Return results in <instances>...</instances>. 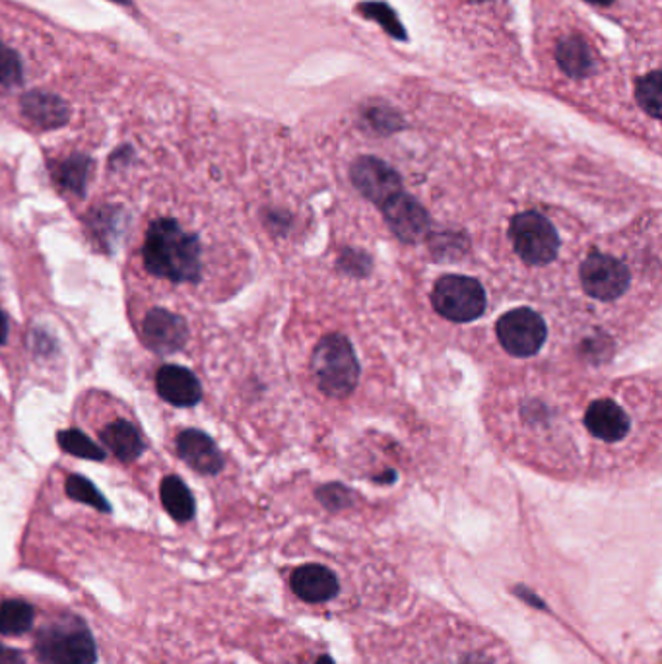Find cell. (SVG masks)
Returning <instances> with one entry per match:
<instances>
[{"mask_svg":"<svg viewBox=\"0 0 662 664\" xmlns=\"http://www.w3.org/2000/svg\"><path fill=\"white\" fill-rule=\"evenodd\" d=\"M34 608L26 601H4L0 604V633L10 638L26 633L34 626Z\"/></svg>","mask_w":662,"mask_h":664,"instance_id":"cell-19","label":"cell"},{"mask_svg":"<svg viewBox=\"0 0 662 664\" xmlns=\"http://www.w3.org/2000/svg\"><path fill=\"white\" fill-rule=\"evenodd\" d=\"M65 488H67L70 500L86 503L90 508L102 511V513H112V505H109V501L105 500L104 493L100 492L94 484L90 482L84 476L70 475Z\"/></svg>","mask_w":662,"mask_h":664,"instance_id":"cell-21","label":"cell"},{"mask_svg":"<svg viewBox=\"0 0 662 664\" xmlns=\"http://www.w3.org/2000/svg\"><path fill=\"white\" fill-rule=\"evenodd\" d=\"M556 59H558L559 69L571 78L586 77L593 70L591 49L585 39H581L577 35L559 42L556 47Z\"/></svg>","mask_w":662,"mask_h":664,"instance_id":"cell-17","label":"cell"},{"mask_svg":"<svg viewBox=\"0 0 662 664\" xmlns=\"http://www.w3.org/2000/svg\"><path fill=\"white\" fill-rule=\"evenodd\" d=\"M102 441L123 463L137 461L144 451V441L137 428L127 420H115L102 432Z\"/></svg>","mask_w":662,"mask_h":664,"instance_id":"cell-16","label":"cell"},{"mask_svg":"<svg viewBox=\"0 0 662 664\" xmlns=\"http://www.w3.org/2000/svg\"><path fill=\"white\" fill-rule=\"evenodd\" d=\"M59 445L74 457L88 458V461H104L105 451L97 443L90 440L86 433L78 430H67L59 433Z\"/></svg>","mask_w":662,"mask_h":664,"instance_id":"cell-22","label":"cell"},{"mask_svg":"<svg viewBox=\"0 0 662 664\" xmlns=\"http://www.w3.org/2000/svg\"><path fill=\"white\" fill-rule=\"evenodd\" d=\"M35 653L42 664H95L97 649L86 624L77 618L45 626L35 639Z\"/></svg>","mask_w":662,"mask_h":664,"instance_id":"cell-3","label":"cell"},{"mask_svg":"<svg viewBox=\"0 0 662 664\" xmlns=\"http://www.w3.org/2000/svg\"><path fill=\"white\" fill-rule=\"evenodd\" d=\"M509 237L513 242L516 255L526 265L542 267L556 259L559 251L558 233L548 218L538 212L516 214L509 225Z\"/></svg>","mask_w":662,"mask_h":664,"instance_id":"cell-5","label":"cell"},{"mask_svg":"<svg viewBox=\"0 0 662 664\" xmlns=\"http://www.w3.org/2000/svg\"><path fill=\"white\" fill-rule=\"evenodd\" d=\"M142 255L148 272L154 277L177 284L200 280V243L177 220L160 218L152 222Z\"/></svg>","mask_w":662,"mask_h":664,"instance_id":"cell-1","label":"cell"},{"mask_svg":"<svg viewBox=\"0 0 662 664\" xmlns=\"http://www.w3.org/2000/svg\"><path fill=\"white\" fill-rule=\"evenodd\" d=\"M585 426L596 440L614 443L628 435L631 423L628 415L622 410V406L608 398H601L586 408Z\"/></svg>","mask_w":662,"mask_h":664,"instance_id":"cell-14","label":"cell"},{"mask_svg":"<svg viewBox=\"0 0 662 664\" xmlns=\"http://www.w3.org/2000/svg\"><path fill=\"white\" fill-rule=\"evenodd\" d=\"M24 70L14 49L0 42V86L14 88L22 82Z\"/></svg>","mask_w":662,"mask_h":664,"instance_id":"cell-24","label":"cell"},{"mask_svg":"<svg viewBox=\"0 0 662 664\" xmlns=\"http://www.w3.org/2000/svg\"><path fill=\"white\" fill-rule=\"evenodd\" d=\"M181 458L200 475H218L224 468V457L214 441L200 430H185L177 438Z\"/></svg>","mask_w":662,"mask_h":664,"instance_id":"cell-13","label":"cell"},{"mask_svg":"<svg viewBox=\"0 0 662 664\" xmlns=\"http://www.w3.org/2000/svg\"><path fill=\"white\" fill-rule=\"evenodd\" d=\"M360 9L363 10V16L378 20L379 24H383L388 34L405 39V30L400 26V22L396 20L395 12L388 9L387 4H383V2H370V4H363Z\"/></svg>","mask_w":662,"mask_h":664,"instance_id":"cell-25","label":"cell"},{"mask_svg":"<svg viewBox=\"0 0 662 664\" xmlns=\"http://www.w3.org/2000/svg\"><path fill=\"white\" fill-rule=\"evenodd\" d=\"M350 177L365 199L375 202L379 208L383 207L387 200L403 193V182L400 175L391 167V165L381 162L379 158H360L353 162L350 167Z\"/></svg>","mask_w":662,"mask_h":664,"instance_id":"cell-8","label":"cell"},{"mask_svg":"<svg viewBox=\"0 0 662 664\" xmlns=\"http://www.w3.org/2000/svg\"><path fill=\"white\" fill-rule=\"evenodd\" d=\"M142 338L155 354H173L187 342L189 328L183 317L172 311L152 310L142 323Z\"/></svg>","mask_w":662,"mask_h":664,"instance_id":"cell-9","label":"cell"},{"mask_svg":"<svg viewBox=\"0 0 662 664\" xmlns=\"http://www.w3.org/2000/svg\"><path fill=\"white\" fill-rule=\"evenodd\" d=\"M290 585L303 603L310 604L328 603L338 595L340 589L335 573L318 563H307L293 571Z\"/></svg>","mask_w":662,"mask_h":664,"instance_id":"cell-12","label":"cell"},{"mask_svg":"<svg viewBox=\"0 0 662 664\" xmlns=\"http://www.w3.org/2000/svg\"><path fill=\"white\" fill-rule=\"evenodd\" d=\"M115 2H129V0H115Z\"/></svg>","mask_w":662,"mask_h":664,"instance_id":"cell-30","label":"cell"},{"mask_svg":"<svg viewBox=\"0 0 662 664\" xmlns=\"http://www.w3.org/2000/svg\"><path fill=\"white\" fill-rule=\"evenodd\" d=\"M381 212L385 214V220H387L396 237L406 243L418 242L430 228L428 212L423 210L418 200L413 199L410 195H406L405 190L387 200L381 207Z\"/></svg>","mask_w":662,"mask_h":664,"instance_id":"cell-10","label":"cell"},{"mask_svg":"<svg viewBox=\"0 0 662 664\" xmlns=\"http://www.w3.org/2000/svg\"><path fill=\"white\" fill-rule=\"evenodd\" d=\"M637 104L651 115L653 119H661L662 112V77L659 70L641 78L636 88Z\"/></svg>","mask_w":662,"mask_h":664,"instance_id":"cell-20","label":"cell"},{"mask_svg":"<svg viewBox=\"0 0 662 664\" xmlns=\"http://www.w3.org/2000/svg\"><path fill=\"white\" fill-rule=\"evenodd\" d=\"M88 175H90V160L82 155H74L60 165V183L65 189L72 190L74 195H84Z\"/></svg>","mask_w":662,"mask_h":664,"instance_id":"cell-23","label":"cell"},{"mask_svg":"<svg viewBox=\"0 0 662 664\" xmlns=\"http://www.w3.org/2000/svg\"><path fill=\"white\" fill-rule=\"evenodd\" d=\"M162 503L165 511L172 515L177 523H187L195 517V498L190 493L187 484L183 482L177 476H167L162 488Z\"/></svg>","mask_w":662,"mask_h":664,"instance_id":"cell-18","label":"cell"},{"mask_svg":"<svg viewBox=\"0 0 662 664\" xmlns=\"http://www.w3.org/2000/svg\"><path fill=\"white\" fill-rule=\"evenodd\" d=\"M499 345L506 348V352L515 358H531L538 354L546 337L548 328L536 311L529 307L508 311L498 321Z\"/></svg>","mask_w":662,"mask_h":664,"instance_id":"cell-6","label":"cell"},{"mask_svg":"<svg viewBox=\"0 0 662 664\" xmlns=\"http://www.w3.org/2000/svg\"><path fill=\"white\" fill-rule=\"evenodd\" d=\"M441 317L455 323H471L486 311V292L478 280L458 275L439 278L431 294Z\"/></svg>","mask_w":662,"mask_h":664,"instance_id":"cell-4","label":"cell"},{"mask_svg":"<svg viewBox=\"0 0 662 664\" xmlns=\"http://www.w3.org/2000/svg\"><path fill=\"white\" fill-rule=\"evenodd\" d=\"M476 2H484V0H476Z\"/></svg>","mask_w":662,"mask_h":664,"instance_id":"cell-31","label":"cell"},{"mask_svg":"<svg viewBox=\"0 0 662 664\" xmlns=\"http://www.w3.org/2000/svg\"><path fill=\"white\" fill-rule=\"evenodd\" d=\"M22 112L42 129H57L69 121V107L57 95L34 92L24 95Z\"/></svg>","mask_w":662,"mask_h":664,"instance_id":"cell-15","label":"cell"},{"mask_svg":"<svg viewBox=\"0 0 662 664\" xmlns=\"http://www.w3.org/2000/svg\"><path fill=\"white\" fill-rule=\"evenodd\" d=\"M7 338H9V319H7V315L0 310V346L7 342Z\"/></svg>","mask_w":662,"mask_h":664,"instance_id":"cell-27","label":"cell"},{"mask_svg":"<svg viewBox=\"0 0 662 664\" xmlns=\"http://www.w3.org/2000/svg\"><path fill=\"white\" fill-rule=\"evenodd\" d=\"M318 664H333V661H330L328 656H323V659H321V663Z\"/></svg>","mask_w":662,"mask_h":664,"instance_id":"cell-29","label":"cell"},{"mask_svg":"<svg viewBox=\"0 0 662 664\" xmlns=\"http://www.w3.org/2000/svg\"><path fill=\"white\" fill-rule=\"evenodd\" d=\"M579 278L586 294L601 302H614L622 298L628 292L631 280L628 267L604 253H591L581 265Z\"/></svg>","mask_w":662,"mask_h":664,"instance_id":"cell-7","label":"cell"},{"mask_svg":"<svg viewBox=\"0 0 662 664\" xmlns=\"http://www.w3.org/2000/svg\"><path fill=\"white\" fill-rule=\"evenodd\" d=\"M155 391L165 403L179 408H189L200 403L202 387L197 375L181 365H164L155 373Z\"/></svg>","mask_w":662,"mask_h":664,"instance_id":"cell-11","label":"cell"},{"mask_svg":"<svg viewBox=\"0 0 662 664\" xmlns=\"http://www.w3.org/2000/svg\"><path fill=\"white\" fill-rule=\"evenodd\" d=\"M586 2H591V4H599V7H608V4H612L614 0H586Z\"/></svg>","mask_w":662,"mask_h":664,"instance_id":"cell-28","label":"cell"},{"mask_svg":"<svg viewBox=\"0 0 662 664\" xmlns=\"http://www.w3.org/2000/svg\"><path fill=\"white\" fill-rule=\"evenodd\" d=\"M311 370L317 387L327 397L345 398L352 395L360 380V363L352 345L338 333L321 338L311 358Z\"/></svg>","mask_w":662,"mask_h":664,"instance_id":"cell-2","label":"cell"},{"mask_svg":"<svg viewBox=\"0 0 662 664\" xmlns=\"http://www.w3.org/2000/svg\"><path fill=\"white\" fill-rule=\"evenodd\" d=\"M0 664H26V659L16 649L0 645Z\"/></svg>","mask_w":662,"mask_h":664,"instance_id":"cell-26","label":"cell"}]
</instances>
